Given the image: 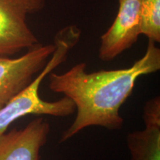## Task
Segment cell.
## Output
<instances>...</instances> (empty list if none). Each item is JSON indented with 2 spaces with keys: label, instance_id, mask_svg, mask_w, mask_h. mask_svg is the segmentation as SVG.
I'll list each match as a JSON object with an SVG mask.
<instances>
[{
  "label": "cell",
  "instance_id": "6da1fadb",
  "mask_svg": "<svg viewBox=\"0 0 160 160\" xmlns=\"http://www.w3.org/2000/svg\"><path fill=\"white\" fill-rule=\"evenodd\" d=\"M159 69L160 50L149 41L143 57L129 68L89 73L86 64L81 62L62 73L51 72L50 90L71 99L77 111L73 122L62 133L59 143L91 126L110 131L122 128L124 119L119 110L133 92L137 80Z\"/></svg>",
  "mask_w": 160,
  "mask_h": 160
},
{
  "label": "cell",
  "instance_id": "7a4b0ae2",
  "mask_svg": "<svg viewBox=\"0 0 160 160\" xmlns=\"http://www.w3.org/2000/svg\"><path fill=\"white\" fill-rule=\"evenodd\" d=\"M67 57L65 50L57 48L31 83L0 109V132L7 131L12 123L28 115L66 117L74 113V103L68 98L63 97L57 101L49 102L42 99L39 95V87L43 79L63 63Z\"/></svg>",
  "mask_w": 160,
  "mask_h": 160
},
{
  "label": "cell",
  "instance_id": "3957f363",
  "mask_svg": "<svg viewBox=\"0 0 160 160\" xmlns=\"http://www.w3.org/2000/svg\"><path fill=\"white\" fill-rule=\"evenodd\" d=\"M46 0H0V57H11L39 44L28 16L42 10Z\"/></svg>",
  "mask_w": 160,
  "mask_h": 160
},
{
  "label": "cell",
  "instance_id": "277c9868",
  "mask_svg": "<svg viewBox=\"0 0 160 160\" xmlns=\"http://www.w3.org/2000/svg\"><path fill=\"white\" fill-rule=\"evenodd\" d=\"M54 50V44L39 43L19 57H0V109L31 83Z\"/></svg>",
  "mask_w": 160,
  "mask_h": 160
},
{
  "label": "cell",
  "instance_id": "5b68a950",
  "mask_svg": "<svg viewBox=\"0 0 160 160\" xmlns=\"http://www.w3.org/2000/svg\"><path fill=\"white\" fill-rule=\"evenodd\" d=\"M119 11L111 27L101 37L99 58L110 62L137 42L140 33L142 0H118Z\"/></svg>",
  "mask_w": 160,
  "mask_h": 160
},
{
  "label": "cell",
  "instance_id": "8992f818",
  "mask_svg": "<svg viewBox=\"0 0 160 160\" xmlns=\"http://www.w3.org/2000/svg\"><path fill=\"white\" fill-rule=\"evenodd\" d=\"M50 132L51 125L43 117L22 128L0 132V160H41L40 152Z\"/></svg>",
  "mask_w": 160,
  "mask_h": 160
},
{
  "label": "cell",
  "instance_id": "52a82bcc",
  "mask_svg": "<svg viewBox=\"0 0 160 160\" xmlns=\"http://www.w3.org/2000/svg\"><path fill=\"white\" fill-rule=\"evenodd\" d=\"M145 128L126 137L131 160H160V97L148 100L143 108Z\"/></svg>",
  "mask_w": 160,
  "mask_h": 160
},
{
  "label": "cell",
  "instance_id": "ba28073f",
  "mask_svg": "<svg viewBox=\"0 0 160 160\" xmlns=\"http://www.w3.org/2000/svg\"><path fill=\"white\" fill-rule=\"evenodd\" d=\"M140 33L153 42H160V0H142Z\"/></svg>",
  "mask_w": 160,
  "mask_h": 160
}]
</instances>
